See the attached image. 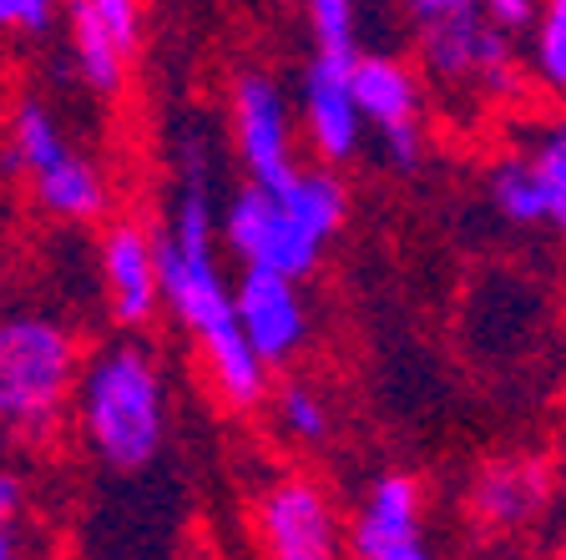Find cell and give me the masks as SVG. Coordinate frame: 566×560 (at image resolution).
<instances>
[{"label": "cell", "instance_id": "e0dca14e", "mask_svg": "<svg viewBox=\"0 0 566 560\" xmlns=\"http://www.w3.org/2000/svg\"><path fill=\"white\" fill-rule=\"evenodd\" d=\"M521 162H526L531 192H536V228L566 233V117L531 141Z\"/></svg>", "mask_w": 566, "mask_h": 560}, {"label": "cell", "instance_id": "83f0119b", "mask_svg": "<svg viewBox=\"0 0 566 560\" xmlns=\"http://www.w3.org/2000/svg\"><path fill=\"white\" fill-rule=\"evenodd\" d=\"M562 560H566V546H562Z\"/></svg>", "mask_w": 566, "mask_h": 560}, {"label": "cell", "instance_id": "52a82bcc", "mask_svg": "<svg viewBox=\"0 0 566 560\" xmlns=\"http://www.w3.org/2000/svg\"><path fill=\"white\" fill-rule=\"evenodd\" d=\"M228 127L243 162L248 182L259 187H289L298 167V127L289 112V96L269 71H238L228 92Z\"/></svg>", "mask_w": 566, "mask_h": 560}, {"label": "cell", "instance_id": "cb8c5ba5", "mask_svg": "<svg viewBox=\"0 0 566 560\" xmlns=\"http://www.w3.org/2000/svg\"><path fill=\"white\" fill-rule=\"evenodd\" d=\"M471 6L475 0H405V15H410V25L420 31V25H436L455 11H471Z\"/></svg>", "mask_w": 566, "mask_h": 560}, {"label": "cell", "instance_id": "484cf974", "mask_svg": "<svg viewBox=\"0 0 566 560\" xmlns=\"http://www.w3.org/2000/svg\"><path fill=\"white\" fill-rule=\"evenodd\" d=\"M369 560H436V556L424 550V540H400V546H389V550H375Z\"/></svg>", "mask_w": 566, "mask_h": 560}, {"label": "cell", "instance_id": "603a6c76", "mask_svg": "<svg viewBox=\"0 0 566 560\" xmlns=\"http://www.w3.org/2000/svg\"><path fill=\"white\" fill-rule=\"evenodd\" d=\"M481 11H485V21L501 25L506 35H521V31H531L542 0H481Z\"/></svg>", "mask_w": 566, "mask_h": 560}, {"label": "cell", "instance_id": "ba28073f", "mask_svg": "<svg viewBox=\"0 0 566 560\" xmlns=\"http://www.w3.org/2000/svg\"><path fill=\"white\" fill-rule=\"evenodd\" d=\"M259 546L269 560H349V530L339 526L329 490L308 475H283L253 510Z\"/></svg>", "mask_w": 566, "mask_h": 560}, {"label": "cell", "instance_id": "8992f818", "mask_svg": "<svg viewBox=\"0 0 566 560\" xmlns=\"http://www.w3.org/2000/svg\"><path fill=\"white\" fill-rule=\"evenodd\" d=\"M420 71L440 86H471L485 96L516 92V51L501 25L485 21L481 0L436 25H420Z\"/></svg>", "mask_w": 566, "mask_h": 560}, {"label": "cell", "instance_id": "8fae6325", "mask_svg": "<svg viewBox=\"0 0 566 560\" xmlns=\"http://www.w3.org/2000/svg\"><path fill=\"white\" fill-rule=\"evenodd\" d=\"M102 288H106V308L127 334L147 328L163 308V278H157V243L153 233L132 218H117L102 233Z\"/></svg>", "mask_w": 566, "mask_h": 560}, {"label": "cell", "instance_id": "7c38bea8", "mask_svg": "<svg viewBox=\"0 0 566 560\" xmlns=\"http://www.w3.org/2000/svg\"><path fill=\"white\" fill-rule=\"evenodd\" d=\"M471 515L475 526L491 536H516V530L536 526L552 505V469L536 455H501L485 459L471 479Z\"/></svg>", "mask_w": 566, "mask_h": 560}, {"label": "cell", "instance_id": "44dd1931", "mask_svg": "<svg viewBox=\"0 0 566 560\" xmlns=\"http://www.w3.org/2000/svg\"><path fill=\"white\" fill-rule=\"evenodd\" d=\"M86 11H92V21L102 25L112 41H117L122 56H137L142 51V0H82Z\"/></svg>", "mask_w": 566, "mask_h": 560}, {"label": "cell", "instance_id": "7402d4cb", "mask_svg": "<svg viewBox=\"0 0 566 560\" xmlns=\"http://www.w3.org/2000/svg\"><path fill=\"white\" fill-rule=\"evenodd\" d=\"M56 21V0H0V31L41 35Z\"/></svg>", "mask_w": 566, "mask_h": 560}, {"label": "cell", "instance_id": "ffe728a7", "mask_svg": "<svg viewBox=\"0 0 566 560\" xmlns=\"http://www.w3.org/2000/svg\"><path fill=\"white\" fill-rule=\"evenodd\" d=\"M359 0H308V25H314V51L318 56L349 61L359 51Z\"/></svg>", "mask_w": 566, "mask_h": 560}, {"label": "cell", "instance_id": "4316f807", "mask_svg": "<svg viewBox=\"0 0 566 560\" xmlns=\"http://www.w3.org/2000/svg\"><path fill=\"white\" fill-rule=\"evenodd\" d=\"M0 560H21V550H15L11 526H0Z\"/></svg>", "mask_w": 566, "mask_h": 560}, {"label": "cell", "instance_id": "d6986e66", "mask_svg": "<svg viewBox=\"0 0 566 560\" xmlns=\"http://www.w3.org/2000/svg\"><path fill=\"white\" fill-rule=\"evenodd\" d=\"M273 409H279L283 434H289V440H298V444H324V440H329V430H334L329 404H324V399H318L308 384H294V379L273 394Z\"/></svg>", "mask_w": 566, "mask_h": 560}, {"label": "cell", "instance_id": "5bb4252c", "mask_svg": "<svg viewBox=\"0 0 566 560\" xmlns=\"http://www.w3.org/2000/svg\"><path fill=\"white\" fill-rule=\"evenodd\" d=\"M25 182H31L35 208L56 222H96L112 208V187H106L102 167L86 152H76V147H66L56 162L41 167V172L25 177Z\"/></svg>", "mask_w": 566, "mask_h": 560}, {"label": "cell", "instance_id": "7a4b0ae2", "mask_svg": "<svg viewBox=\"0 0 566 560\" xmlns=\"http://www.w3.org/2000/svg\"><path fill=\"white\" fill-rule=\"evenodd\" d=\"M349 192L334 167H304L289 187L243 182L218 218L223 247L243 268H273L289 278H308L329 237L344 228Z\"/></svg>", "mask_w": 566, "mask_h": 560}, {"label": "cell", "instance_id": "277c9868", "mask_svg": "<svg viewBox=\"0 0 566 560\" xmlns=\"http://www.w3.org/2000/svg\"><path fill=\"white\" fill-rule=\"evenodd\" d=\"M82 349L61 318L6 314L0 318V440L51 444L76 399Z\"/></svg>", "mask_w": 566, "mask_h": 560}, {"label": "cell", "instance_id": "9c48e42d", "mask_svg": "<svg viewBox=\"0 0 566 560\" xmlns=\"http://www.w3.org/2000/svg\"><path fill=\"white\" fill-rule=\"evenodd\" d=\"M233 308H238V328L248 334L253 353L269 369L294 363L308 344V308L298 278L273 268H243L233 283Z\"/></svg>", "mask_w": 566, "mask_h": 560}, {"label": "cell", "instance_id": "2e32d148", "mask_svg": "<svg viewBox=\"0 0 566 560\" xmlns=\"http://www.w3.org/2000/svg\"><path fill=\"white\" fill-rule=\"evenodd\" d=\"M66 41H71V66H76V76H82L86 92L106 96V102L127 92V66L132 61L122 56L117 41L92 21V11H86L82 0H71L66 6Z\"/></svg>", "mask_w": 566, "mask_h": 560}, {"label": "cell", "instance_id": "4fadbf2b", "mask_svg": "<svg viewBox=\"0 0 566 560\" xmlns=\"http://www.w3.org/2000/svg\"><path fill=\"white\" fill-rule=\"evenodd\" d=\"M420 515H424L420 479L405 475V469L379 475L349 526V556L369 560L375 550H389V546H400V540H420Z\"/></svg>", "mask_w": 566, "mask_h": 560}, {"label": "cell", "instance_id": "9a60e30c", "mask_svg": "<svg viewBox=\"0 0 566 560\" xmlns=\"http://www.w3.org/2000/svg\"><path fill=\"white\" fill-rule=\"evenodd\" d=\"M71 141L61 131L56 112H51L41 96H21L11 112V127H6V147H0V172L15 177H35L41 167H51Z\"/></svg>", "mask_w": 566, "mask_h": 560}, {"label": "cell", "instance_id": "ac0fdd59", "mask_svg": "<svg viewBox=\"0 0 566 560\" xmlns=\"http://www.w3.org/2000/svg\"><path fill=\"white\" fill-rule=\"evenodd\" d=\"M531 66L552 96H566V0H542L531 21Z\"/></svg>", "mask_w": 566, "mask_h": 560}, {"label": "cell", "instance_id": "5b68a950", "mask_svg": "<svg viewBox=\"0 0 566 560\" xmlns=\"http://www.w3.org/2000/svg\"><path fill=\"white\" fill-rule=\"evenodd\" d=\"M349 86L365 127H375L379 152L395 172L424 167V82L420 71L385 51H354Z\"/></svg>", "mask_w": 566, "mask_h": 560}, {"label": "cell", "instance_id": "3957f363", "mask_svg": "<svg viewBox=\"0 0 566 560\" xmlns=\"http://www.w3.org/2000/svg\"><path fill=\"white\" fill-rule=\"evenodd\" d=\"M76 424L82 440L106 469L132 475L147 469L167 444V384L157 369V353L142 339L122 334L117 344L92 353L76 373Z\"/></svg>", "mask_w": 566, "mask_h": 560}, {"label": "cell", "instance_id": "30bf717a", "mask_svg": "<svg viewBox=\"0 0 566 560\" xmlns=\"http://www.w3.org/2000/svg\"><path fill=\"white\" fill-rule=\"evenodd\" d=\"M349 61L314 51V61L304 71L298 127H304V141L308 152L318 157V167H344L365 147V117H359V102H354V86H349Z\"/></svg>", "mask_w": 566, "mask_h": 560}, {"label": "cell", "instance_id": "6da1fadb", "mask_svg": "<svg viewBox=\"0 0 566 560\" xmlns=\"http://www.w3.org/2000/svg\"><path fill=\"white\" fill-rule=\"evenodd\" d=\"M157 243V278H163V304L188 328L198 344L202 363L212 373V389L233 409H259L269 394V363L253 353L248 334L238 328L233 283L223 278L218 263V222H212V177L208 157L198 147L182 152L177 192L167 202L163 228L153 233Z\"/></svg>", "mask_w": 566, "mask_h": 560}, {"label": "cell", "instance_id": "d4e9b609", "mask_svg": "<svg viewBox=\"0 0 566 560\" xmlns=\"http://www.w3.org/2000/svg\"><path fill=\"white\" fill-rule=\"evenodd\" d=\"M25 510V479L21 469L0 465V526H15V515Z\"/></svg>", "mask_w": 566, "mask_h": 560}]
</instances>
